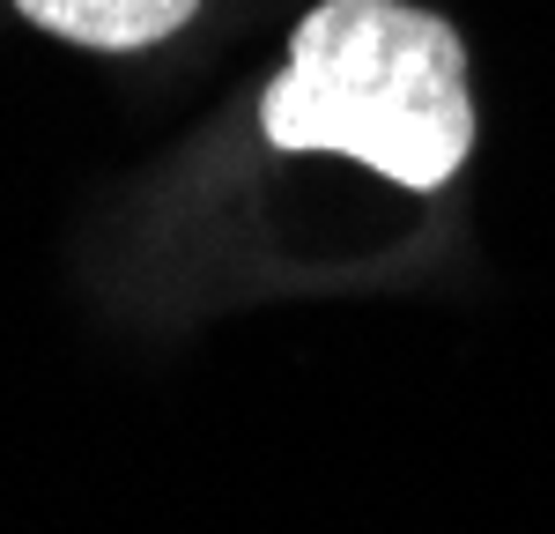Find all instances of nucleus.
<instances>
[{"instance_id": "f03ea898", "label": "nucleus", "mask_w": 555, "mask_h": 534, "mask_svg": "<svg viewBox=\"0 0 555 534\" xmlns=\"http://www.w3.org/2000/svg\"><path fill=\"white\" fill-rule=\"evenodd\" d=\"M15 8L44 23L52 38L96 44V52H141V44L185 30L201 0H15Z\"/></svg>"}, {"instance_id": "f257e3e1", "label": "nucleus", "mask_w": 555, "mask_h": 534, "mask_svg": "<svg viewBox=\"0 0 555 534\" xmlns=\"http://www.w3.org/2000/svg\"><path fill=\"white\" fill-rule=\"evenodd\" d=\"M259 127L274 149L356 156L392 186L437 193L474 149L460 30L400 0H326L297 23Z\"/></svg>"}]
</instances>
